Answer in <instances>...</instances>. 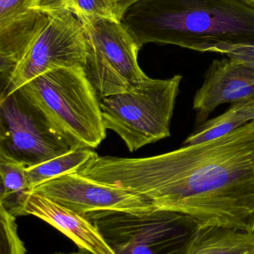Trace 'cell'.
Masks as SVG:
<instances>
[{"label":"cell","instance_id":"9","mask_svg":"<svg viewBox=\"0 0 254 254\" xmlns=\"http://www.w3.org/2000/svg\"><path fill=\"white\" fill-rule=\"evenodd\" d=\"M31 192L83 216L104 210L143 213L155 209L138 194L119 187L95 182L78 173L55 178L38 185Z\"/></svg>","mask_w":254,"mask_h":254},{"label":"cell","instance_id":"19","mask_svg":"<svg viewBox=\"0 0 254 254\" xmlns=\"http://www.w3.org/2000/svg\"><path fill=\"white\" fill-rule=\"evenodd\" d=\"M41 1L42 0H0V23L22 13L38 10Z\"/></svg>","mask_w":254,"mask_h":254},{"label":"cell","instance_id":"6","mask_svg":"<svg viewBox=\"0 0 254 254\" xmlns=\"http://www.w3.org/2000/svg\"><path fill=\"white\" fill-rule=\"evenodd\" d=\"M87 38L84 71L99 101L126 92L148 77L138 64L137 46L120 22L79 19Z\"/></svg>","mask_w":254,"mask_h":254},{"label":"cell","instance_id":"24","mask_svg":"<svg viewBox=\"0 0 254 254\" xmlns=\"http://www.w3.org/2000/svg\"><path fill=\"white\" fill-rule=\"evenodd\" d=\"M81 254L80 253H72V254Z\"/></svg>","mask_w":254,"mask_h":254},{"label":"cell","instance_id":"17","mask_svg":"<svg viewBox=\"0 0 254 254\" xmlns=\"http://www.w3.org/2000/svg\"><path fill=\"white\" fill-rule=\"evenodd\" d=\"M38 10L46 15L67 11L78 19L96 17L118 21L110 0H42Z\"/></svg>","mask_w":254,"mask_h":254},{"label":"cell","instance_id":"8","mask_svg":"<svg viewBox=\"0 0 254 254\" xmlns=\"http://www.w3.org/2000/svg\"><path fill=\"white\" fill-rule=\"evenodd\" d=\"M49 22L16 65L0 99L38 76L63 68L83 67L87 38L81 21L67 11L48 15Z\"/></svg>","mask_w":254,"mask_h":254},{"label":"cell","instance_id":"12","mask_svg":"<svg viewBox=\"0 0 254 254\" xmlns=\"http://www.w3.org/2000/svg\"><path fill=\"white\" fill-rule=\"evenodd\" d=\"M49 20L46 13L31 10L0 23L1 89Z\"/></svg>","mask_w":254,"mask_h":254},{"label":"cell","instance_id":"20","mask_svg":"<svg viewBox=\"0 0 254 254\" xmlns=\"http://www.w3.org/2000/svg\"><path fill=\"white\" fill-rule=\"evenodd\" d=\"M218 53L226 55L234 61L254 67V44L224 48Z\"/></svg>","mask_w":254,"mask_h":254},{"label":"cell","instance_id":"3","mask_svg":"<svg viewBox=\"0 0 254 254\" xmlns=\"http://www.w3.org/2000/svg\"><path fill=\"white\" fill-rule=\"evenodd\" d=\"M74 148L95 149L106 137L100 101L83 67L47 71L21 87Z\"/></svg>","mask_w":254,"mask_h":254},{"label":"cell","instance_id":"25","mask_svg":"<svg viewBox=\"0 0 254 254\" xmlns=\"http://www.w3.org/2000/svg\"><path fill=\"white\" fill-rule=\"evenodd\" d=\"M250 1H254V0H250Z\"/></svg>","mask_w":254,"mask_h":254},{"label":"cell","instance_id":"7","mask_svg":"<svg viewBox=\"0 0 254 254\" xmlns=\"http://www.w3.org/2000/svg\"><path fill=\"white\" fill-rule=\"evenodd\" d=\"M74 149L21 88L0 99V155L34 167Z\"/></svg>","mask_w":254,"mask_h":254},{"label":"cell","instance_id":"11","mask_svg":"<svg viewBox=\"0 0 254 254\" xmlns=\"http://www.w3.org/2000/svg\"><path fill=\"white\" fill-rule=\"evenodd\" d=\"M25 210L27 215L37 216L59 230L79 249L92 254H115L92 222L49 198L30 192Z\"/></svg>","mask_w":254,"mask_h":254},{"label":"cell","instance_id":"14","mask_svg":"<svg viewBox=\"0 0 254 254\" xmlns=\"http://www.w3.org/2000/svg\"><path fill=\"white\" fill-rule=\"evenodd\" d=\"M24 164L0 155V205L13 216H27L25 206L30 188Z\"/></svg>","mask_w":254,"mask_h":254},{"label":"cell","instance_id":"16","mask_svg":"<svg viewBox=\"0 0 254 254\" xmlns=\"http://www.w3.org/2000/svg\"><path fill=\"white\" fill-rule=\"evenodd\" d=\"M96 155L89 148L76 147L64 155L28 167L26 175L30 191L55 178L79 173Z\"/></svg>","mask_w":254,"mask_h":254},{"label":"cell","instance_id":"10","mask_svg":"<svg viewBox=\"0 0 254 254\" xmlns=\"http://www.w3.org/2000/svg\"><path fill=\"white\" fill-rule=\"evenodd\" d=\"M254 96V67L231 58L215 60L206 71L202 86L193 99L197 123L206 122L223 104H233Z\"/></svg>","mask_w":254,"mask_h":254},{"label":"cell","instance_id":"18","mask_svg":"<svg viewBox=\"0 0 254 254\" xmlns=\"http://www.w3.org/2000/svg\"><path fill=\"white\" fill-rule=\"evenodd\" d=\"M16 217L0 205V254H25L17 234Z\"/></svg>","mask_w":254,"mask_h":254},{"label":"cell","instance_id":"15","mask_svg":"<svg viewBox=\"0 0 254 254\" xmlns=\"http://www.w3.org/2000/svg\"><path fill=\"white\" fill-rule=\"evenodd\" d=\"M252 121H254L252 98L233 103L224 114L200 125L186 137L183 146H190L219 138Z\"/></svg>","mask_w":254,"mask_h":254},{"label":"cell","instance_id":"13","mask_svg":"<svg viewBox=\"0 0 254 254\" xmlns=\"http://www.w3.org/2000/svg\"><path fill=\"white\" fill-rule=\"evenodd\" d=\"M254 250V233L201 225L189 254H246Z\"/></svg>","mask_w":254,"mask_h":254},{"label":"cell","instance_id":"22","mask_svg":"<svg viewBox=\"0 0 254 254\" xmlns=\"http://www.w3.org/2000/svg\"><path fill=\"white\" fill-rule=\"evenodd\" d=\"M252 101H253V116L254 121V96L252 97Z\"/></svg>","mask_w":254,"mask_h":254},{"label":"cell","instance_id":"1","mask_svg":"<svg viewBox=\"0 0 254 254\" xmlns=\"http://www.w3.org/2000/svg\"><path fill=\"white\" fill-rule=\"evenodd\" d=\"M78 174L201 225L254 233V121L210 141L146 158L98 156Z\"/></svg>","mask_w":254,"mask_h":254},{"label":"cell","instance_id":"4","mask_svg":"<svg viewBox=\"0 0 254 254\" xmlns=\"http://www.w3.org/2000/svg\"><path fill=\"white\" fill-rule=\"evenodd\" d=\"M85 217L115 254H189L201 226L187 215L159 209L143 213L104 210Z\"/></svg>","mask_w":254,"mask_h":254},{"label":"cell","instance_id":"21","mask_svg":"<svg viewBox=\"0 0 254 254\" xmlns=\"http://www.w3.org/2000/svg\"><path fill=\"white\" fill-rule=\"evenodd\" d=\"M139 1L140 0H110V2L116 19L120 22L125 10Z\"/></svg>","mask_w":254,"mask_h":254},{"label":"cell","instance_id":"2","mask_svg":"<svg viewBox=\"0 0 254 254\" xmlns=\"http://www.w3.org/2000/svg\"><path fill=\"white\" fill-rule=\"evenodd\" d=\"M120 22L140 48L158 43L218 53L254 44L250 0H140Z\"/></svg>","mask_w":254,"mask_h":254},{"label":"cell","instance_id":"5","mask_svg":"<svg viewBox=\"0 0 254 254\" xmlns=\"http://www.w3.org/2000/svg\"><path fill=\"white\" fill-rule=\"evenodd\" d=\"M182 80L147 77L122 93L100 101L103 123L124 140L130 152L170 136V125Z\"/></svg>","mask_w":254,"mask_h":254},{"label":"cell","instance_id":"23","mask_svg":"<svg viewBox=\"0 0 254 254\" xmlns=\"http://www.w3.org/2000/svg\"><path fill=\"white\" fill-rule=\"evenodd\" d=\"M246 254H254V250L252 251V252H249V253Z\"/></svg>","mask_w":254,"mask_h":254}]
</instances>
